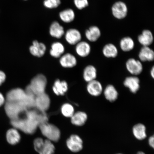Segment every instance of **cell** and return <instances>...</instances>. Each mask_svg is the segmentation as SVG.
I'll return each mask as SVG.
<instances>
[{"label": "cell", "instance_id": "obj_1", "mask_svg": "<svg viewBox=\"0 0 154 154\" xmlns=\"http://www.w3.org/2000/svg\"><path fill=\"white\" fill-rule=\"evenodd\" d=\"M39 128L42 134L47 139L56 142L60 139V131L55 125L45 122L40 124Z\"/></svg>", "mask_w": 154, "mask_h": 154}, {"label": "cell", "instance_id": "obj_2", "mask_svg": "<svg viewBox=\"0 0 154 154\" xmlns=\"http://www.w3.org/2000/svg\"><path fill=\"white\" fill-rule=\"evenodd\" d=\"M34 149L39 154H54L55 147L53 142L42 138H35L34 140Z\"/></svg>", "mask_w": 154, "mask_h": 154}, {"label": "cell", "instance_id": "obj_3", "mask_svg": "<svg viewBox=\"0 0 154 154\" xmlns=\"http://www.w3.org/2000/svg\"><path fill=\"white\" fill-rule=\"evenodd\" d=\"M111 11L115 18L121 20L126 18L128 14V9L126 3L119 1L113 4Z\"/></svg>", "mask_w": 154, "mask_h": 154}, {"label": "cell", "instance_id": "obj_4", "mask_svg": "<svg viewBox=\"0 0 154 154\" xmlns=\"http://www.w3.org/2000/svg\"><path fill=\"white\" fill-rule=\"evenodd\" d=\"M66 145L68 149L73 152H80L83 147V142L79 136L72 134L66 141Z\"/></svg>", "mask_w": 154, "mask_h": 154}, {"label": "cell", "instance_id": "obj_5", "mask_svg": "<svg viewBox=\"0 0 154 154\" xmlns=\"http://www.w3.org/2000/svg\"><path fill=\"white\" fill-rule=\"evenodd\" d=\"M126 66L128 72L133 76H137L143 72V66L141 61L133 58L127 61Z\"/></svg>", "mask_w": 154, "mask_h": 154}, {"label": "cell", "instance_id": "obj_6", "mask_svg": "<svg viewBox=\"0 0 154 154\" xmlns=\"http://www.w3.org/2000/svg\"><path fill=\"white\" fill-rule=\"evenodd\" d=\"M64 35L65 40L71 45H76L82 41V34L77 29H69L65 32Z\"/></svg>", "mask_w": 154, "mask_h": 154}, {"label": "cell", "instance_id": "obj_7", "mask_svg": "<svg viewBox=\"0 0 154 154\" xmlns=\"http://www.w3.org/2000/svg\"><path fill=\"white\" fill-rule=\"evenodd\" d=\"M31 87L34 93L39 95L44 93L46 86V79L43 75L36 77L32 82Z\"/></svg>", "mask_w": 154, "mask_h": 154}, {"label": "cell", "instance_id": "obj_8", "mask_svg": "<svg viewBox=\"0 0 154 154\" xmlns=\"http://www.w3.org/2000/svg\"><path fill=\"white\" fill-rule=\"evenodd\" d=\"M86 90L90 95L97 97L101 95L103 88L101 83L96 79L88 82Z\"/></svg>", "mask_w": 154, "mask_h": 154}, {"label": "cell", "instance_id": "obj_9", "mask_svg": "<svg viewBox=\"0 0 154 154\" xmlns=\"http://www.w3.org/2000/svg\"><path fill=\"white\" fill-rule=\"evenodd\" d=\"M140 81L139 78L136 76L127 77L124 82L125 87L128 88L133 94H136L140 88Z\"/></svg>", "mask_w": 154, "mask_h": 154}, {"label": "cell", "instance_id": "obj_10", "mask_svg": "<svg viewBox=\"0 0 154 154\" xmlns=\"http://www.w3.org/2000/svg\"><path fill=\"white\" fill-rule=\"evenodd\" d=\"M47 50L45 44L37 40H35L32 42V45L29 48V51L31 54L34 57H40L45 54Z\"/></svg>", "mask_w": 154, "mask_h": 154}, {"label": "cell", "instance_id": "obj_11", "mask_svg": "<svg viewBox=\"0 0 154 154\" xmlns=\"http://www.w3.org/2000/svg\"><path fill=\"white\" fill-rule=\"evenodd\" d=\"M59 62L61 66L64 68H71L76 66L77 60L74 55L67 53L61 56Z\"/></svg>", "mask_w": 154, "mask_h": 154}, {"label": "cell", "instance_id": "obj_12", "mask_svg": "<svg viewBox=\"0 0 154 154\" xmlns=\"http://www.w3.org/2000/svg\"><path fill=\"white\" fill-rule=\"evenodd\" d=\"M138 40L143 47H149L153 42V34L149 30H144L138 36Z\"/></svg>", "mask_w": 154, "mask_h": 154}, {"label": "cell", "instance_id": "obj_13", "mask_svg": "<svg viewBox=\"0 0 154 154\" xmlns=\"http://www.w3.org/2000/svg\"><path fill=\"white\" fill-rule=\"evenodd\" d=\"M49 32L52 37L57 38H61L65 33L64 28L57 21L52 23L50 26Z\"/></svg>", "mask_w": 154, "mask_h": 154}, {"label": "cell", "instance_id": "obj_14", "mask_svg": "<svg viewBox=\"0 0 154 154\" xmlns=\"http://www.w3.org/2000/svg\"><path fill=\"white\" fill-rule=\"evenodd\" d=\"M91 49L90 44L85 41H81L76 45V52L81 57L88 56L91 53Z\"/></svg>", "mask_w": 154, "mask_h": 154}, {"label": "cell", "instance_id": "obj_15", "mask_svg": "<svg viewBox=\"0 0 154 154\" xmlns=\"http://www.w3.org/2000/svg\"><path fill=\"white\" fill-rule=\"evenodd\" d=\"M138 57L142 62H151L154 59V52L149 47H143L140 49Z\"/></svg>", "mask_w": 154, "mask_h": 154}, {"label": "cell", "instance_id": "obj_16", "mask_svg": "<svg viewBox=\"0 0 154 154\" xmlns=\"http://www.w3.org/2000/svg\"><path fill=\"white\" fill-rule=\"evenodd\" d=\"M53 91L57 96H63L68 91V84L65 81L57 79L55 81L53 86Z\"/></svg>", "mask_w": 154, "mask_h": 154}, {"label": "cell", "instance_id": "obj_17", "mask_svg": "<svg viewBox=\"0 0 154 154\" xmlns=\"http://www.w3.org/2000/svg\"><path fill=\"white\" fill-rule=\"evenodd\" d=\"M70 118L71 123L73 125L81 126L85 124L88 120V115L84 112L79 111L75 112Z\"/></svg>", "mask_w": 154, "mask_h": 154}, {"label": "cell", "instance_id": "obj_18", "mask_svg": "<svg viewBox=\"0 0 154 154\" xmlns=\"http://www.w3.org/2000/svg\"><path fill=\"white\" fill-rule=\"evenodd\" d=\"M103 92L105 99L111 103L115 102L118 99V91L112 85L109 84L107 85Z\"/></svg>", "mask_w": 154, "mask_h": 154}, {"label": "cell", "instance_id": "obj_19", "mask_svg": "<svg viewBox=\"0 0 154 154\" xmlns=\"http://www.w3.org/2000/svg\"><path fill=\"white\" fill-rule=\"evenodd\" d=\"M86 38L88 41L91 42L97 41L100 37L101 32L100 29L96 26H92L86 31Z\"/></svg>", "mask_w": 154, "mask_h": 154}, {"label": "cell", "instance_id": "obj_20", "mask_svg": "<svg viewBox=\"0 0 154 154\" xmlns=\"http://www.w3.org/2000/svg\"><path fill=\"white\" fill-rule=\"evenodd\" d=\"M21 136L17 128H13L8 130L6 133V139L8 143L14 145L20 141Z\"/></svg>", "mask_w": 154, "mask_h": 154}, {"label": "cell", "instance_id": "obj_21", "mask_svg": "<svg viewBox=\"0 0 154 154\" xmlns=\"http://www.w3.org/2000/svg\"><path fill=\"white\" fill-rule=\"evenodd\" d=\"M97 76V70L95 66L92 65H88L85 68L83 77L84 79L87 82L96 79Z\"/></svg>", "mask_w": 154, "mask_h": 154}, {"label": "cell", "instance_id": "obj_22", "mask_svg": "<svg viewBox=\"0 0 154 154\" xmlns=\"http://www.w3.org/2000/svg\"><path fill=\"white\" fill-rule=\"evenodd\" d=\"M65 51V47L62 43L60 42H55L51 44L50 54L51 57L58 58L63 55Z\"/></svg>", "mask_w": 154, "mask_h": 154}, {"label": "cell", "instance_id": "obj_23", "mask_svg": "<svg viewBox=\"0 0 154 154\" xmlns=\"http://www.w3.org/2000/svg\"><path fill=\"white\" fill-rule=\"evenodd\" d=\"M103 54L108 58H114L118 55V50L116 46L112 43L106 44L103 48Z\"/></svg>", "mask_w": 154, "mask_h": 154}, {"label": "cell", "instance_id": "obj_24", "mask_svg": "<svg viewBox=\"0 0 154 154\" xmlns=\"http://www.w3.org/2000/svg\"><path fill=\"white\" fill-rule=\"evenodd\" d=\"M132 132L135 137L138 140H143L147 137L146 128L143 124L140 123L134 125Z\"/></svg>", "mask_w": 154, "mask_h": 154}, {"label": "cell", "instance_id": "obj_25", "mask_svg": "<svg viewBox=\"0 0 154 154\" xmlns=\"http://www.w3.org/2000/svg\"><path fill=\"white\" fill-rule=\"evenodd\" d=\"M59 16L62 22L69 23L74 20L75 14L73 9L67 8L61 11L59 13Z\"/></svg>", "mask_w": 154, "mask_h": 154}, {"label": "cell", "instance_id": "obj_26", "mask_svg": "<svg viewBox=\"0 0 154 154\" xmlns=\"http://www.w3.org/2000/svg\"><path fill=\"white\" fill-rule=\"evenodd\" d=\"M120 46L122 51L127 52L131 51L134 49L135 43L134 40L131 38L129 36H126L121 40Z\"/></svg>", "mask_w": 154, "mask_h": 154}, {"label": "cell", "instance_id": "obj_27", "mask_svg": "<svg viewBox=\"0 0 154 154\" xmlns=\"http://www.w3.org/2000/svg\"><path fill=\"white\" fill-rule=\"evenodd\" d=\"M60 111L63 116L67 118H71L75 112L74 106L68 103L63 104L61 106Z\"/></svg>", "mask_w": 154, "mask_h": 154}, {"label": "cell", "instance_id": "obj_28", "mask_svg": "<svg viewBox=\"0 0 154 154\" xmlns=\"http://www.w3.org/2000/svg\"><path fill=\"white\" fill-rule=\"evenodd\" d=\"M61 3V0H44L43 2L44 6L50 9L57 8Z\"/></svg>", "mask_w": 154, "mask_h": 154}, {"label": "cell", "instance_id": "obj_29", "mask_svg": "<svg viewBox=\"0 0 154 154\" xmlns=\"http://www.w3.org/2000/svg\"><path fill=\"white\" fill-rule=\"evenodd\" d=\"M74 4L76 8L82 10L88 6V0H74Z\"/></svg>", "mask_w": 154, "mask_h": 154}, {"label": "cell", "instance_id": "obj_30", "mask_svg": "<svg viewBox=\"0 0 154 154\" xmlns=\"http://www.w3.org/2000/svg\"><path fill=\"white\" fill-rule=\"evenodd\" d=\"M6 78V76L5 73L2 71H0V86L5 82Z\"/></svg>", "mask_w": 154, "mask_h": 154}, {"label": "cell", "instance_id": "obj_31", "mask_svg": "<svg viewBox=\"0 0 154 154\" xmlns=\"http://www.w3.org/2000/svg\"><path fill=\"white\" fill-rule=\"evenodd\" d=\"M5 102V99L4 96L0 92V107L4 104Z\"/></svg>", "mask_w": 154, "mask_h": 154}, {"label": "cell", "instance_id": "obj_32", "mask_svg": "<svg viewBox=\"0 0 154 154\" xmlns=\"http://www.w3.org/2000/svg\"><path fill=\"white\" fill-rule=\"evenodd\" d=\"M154 136L150 137L149 140V145L152 148H154Z\"/></svg>", "mask_w": 154, "mask_h": 154}, {"label": "cell", "instance_id": "obj_33", "mask_svg": "<svg viewBox=\"0 0 154 154\" xmlns=\"http://www.w3.org/2000/svg\"><path fill=\"white\" fill-rule=\"evenodd\" d=\"M150 74L152 78L154 79V67L153 66L150 71Z\"/></svg>", "mask_w": 154, "mask_h": 154}, {"label": "cell", "instance_id": "obj_34", "mask_svg": "<svg viewBox=\"0 0 154 154\" xmlns=\"http://www.w3.org/2000/svg\"><path fill=\"white\" fill-rule=\"evenodd\" d=\"M137 154H146L145 153H144L142 151L138 152Z\"/></svg>", "mask_w": 154, "mask_h": 154}, {"label": "cell", "instance_id": "obj_35", "mask_svg": "<svg viewBox=\"0 0 154 154\" xmlns=\"http://www.w3.org/2000/svg\"><path fill=\"white\" fill-rule=\"evenodd\" d=\"M121 154V153H118V154Z\"/></svg>", "mask_w": 154, "mask_h": 154}, {"label": "cell", "instance_id": "obj_36", "mask_svg": "<svg viewBox=\"0 0 154 154\" xmlns=\"http://www.w3.org/2000/svg\"><path fill=\"white\" fill-rule=\"evenodd\" d=\"M24 1H27V0H24Z\"/></svg>", "mask_w": 154, "mask_h": 154}]
</instances>
